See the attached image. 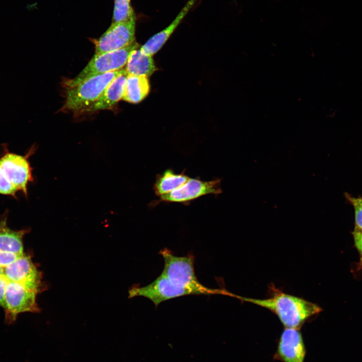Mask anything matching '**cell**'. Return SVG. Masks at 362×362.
<instances>
[{
    "instance_id": "4",
    "label": "cell",
    "mask_w": 362,
    "mask_h": 362,
    "mask_svg": "<svg viewBox=\"0 0 362 362\" xmlns=\"http://www.w3.org/2000/svg\"><path fill=\"white\" fill-rule=\"evenodd\" d=\"M124 71L125 69H122L96 75L68 88L62 110L85 111L99 99L110 83Z\"/></svg>"
},
{
    "instance_id": "6",
    "label": "cell",
    "mask_w": 362,
    "mask_h": 362,
    "mask_svg": "<svg viewBox=\"0 0 362 362\" xmlns=\"http://www.w3.org/2000/svg\"><path fill=\"white\" fill-rule=\"evenodd\" d=\"M136 16L130 20L111 23L98 39H93L95 54H100L122 49L135 41Z\"/></svg>"
},
{
    "instance_id": "13",
    "label": "cell",
    "mask_w": 362,
    "mask_h": 362,
    "mask_svg": "<svg viewBox=\"0 0 362 362\" xmlns=\"http://www.w3.org/2000/svg\"><path fill=\"white\" fill-rule=\"evenodd\" d=\"M189 178L184 172L178 173L171 169H167L156 176L153 190L159 197L180 187Z\"/></svg>"
},
{
    "instance_id": "12",
    "label": "cell",
    "mask_w": 362,
    "mask_h": 362,
    "mask_svg": "<svg viewBox=\"0 0 362 362\" xmlns=\"http://www.w3.org/2000/svg\"><path fill=\"white\" fill-rule=\"evenodd\" d=\"M152 57L135 49L130 53L125 70L129 74L148 77L156 70Z\"/></svg>"
},
{
    "instance_id": "10",
    "label": "cell",
    "mask_w": 362,
    "mask_h": 362,
    "mask_svg": "<svg viewBox=\"0 0 362 362\" xmlns=\"http://www.w3.org/2000/svg\"><path fill=\"white\" fill-rule=\"evenodd\" d=\"M8 210L0 217V251L23 254V238L30 229L13 230L8 225Z\"/></svg>"
},
{
    "instance_id": "2",
    "label": "cell",
    "mask_w": 362,
    "mask_h": 362,
    "mask_svg": "<svg viewBox=\"0 0 362 362\" xmlns=\"http://www.w3.org/2000/svg\"><path fill=\"white\" fill-rule=\"evenodd\" d=\"M3 152L0 155V194L18 199L17 194L21 192L28 198V185L34 181L33 168L29 158L36 149L33 145L24 155L11 152L8 145L2 144Z\"/></svg>"
},
{
    "instance_id": "3",
    "label": "cell",
    "mask_w": 362,
    "mask_h": 362,
    "mask_svg": "<svg viewBox=\"0 0 362 362\" xmlns=\"http://www.w3.org/2000/svg\"><path fill=\"white\" fill-rule=\"evenodd\" d=\"M164 259L162 274L172 284L189 289L194 295H221L227 296L224 289H211L203 285L196 277L194 269V257L192 254L177 256L167 248L159 251Z\"/></svg>"
},
{
    "instance_id": "11",
    "label": "cell",
    "mask_w": 362,
    "mask_h": 362,
    "mask_svg": "<svg viewBox=\"0 0 362 362\" xmlns=\"http://www.w3.org/2000/svg\"><path fill=\"white\" fill-rule=\"evenodd\" d=\"M128 74L125 70L116 77L108 85L99 99L85 111L109 109L123 98Z\"/></svg>"
},
{
    "instance_id": "17",
    "label": "cell",
    "mask_w": 362,
    "mask_h": 362,
    "mask_svg": "<svg viewBox=\"0 0 362 362\" xmlns=\"http://www.w3.org/2000/svg\"><path fill=\"white\" fill-rule=\"evenodd\" d=\"M24 254H17L11 252L0 251V265L6 266L12 263Z\"/></svg>"
},
{
    "instance_id": "18",
    "label": "cell",
    "mask_w": 362,
    "mask_h": 362,
    "mask_svg": "<svg viewBox=\"0 0 362 362\" xmlns=\"http://www.w3.org/2000/svg\"><path fill=\"white\" fill-rule=\"evenodd\" d=\"M354 244L360 256V262L362 263V229L355 226L352 233Z\"/></svg>"
},
{
    "instance_id": "9",
    "label": "cell",
    "mask_w": 362,
    "mask_h": 362,
    "mask_svg": "<svg viewBox=\"0 0 362 362\" xmlns=\"http://www.w3.org/2000/svg\"><path fill=\"white\" fill-rule=\"evenodd\" d=\"M198 0H188L173 21L165 28L151 37L140 49L152 56L162 47Z\"/></svg>"
},
{
    "instance_id": "1",
    "label": "cell",
    "mask_w": 362,
    "mask_h": 362,
    "mask_svg": "<svg viewBox=\"0 0 362 362\" xmlns=\"http://www.w3.org/2000/svg\"><path fill=\"white\" fill-rule=\"evenodd\" d=\"M268 288V297L266 298H248L233 293L231 297L269 310L278 317L285 328L300 329L306 321L322 310L317 304L285 293L273 284Z\"/></svg>"
},
{
    "instance_id": "7",
    "label": "cell",
    "mask_w": 362,
    "mask_h": 362,
    "mask_svg": "<svg viewBox=\"0 0 362 362\" xmlns=\"http://www.w3.org/2000/svg\"><path fill=\"white\" fill-rule=\"evenodd\" d=\"M221 182L219 178L206 181L199 177H190L180 187L159 197L154 205L162 202L186 204L206 195H218L222 192Z\"/></svg>"
},
{
    "instance_id": "8",
    "label": "cell",
    "mask_w": 362,
    "mask_h": 362,
    "mask_svg": "<svg viewBox=\"0 0 362 362\" xmlns=\"http://www.w3.org/2000/svg\"><path fill=\"white\" fill-rule=\"evenodd\" d=\"M306 348L299 329L285 328L280 337L275 358L283 362H304Z\"/></svg>"
},
{
    "instance_id": "15",
    "label": "cell",
    "mask_w": 362,
    "mask_h": 362,
    "mask_svg": "<svg viewBox=\"0 0 362 362\" xmlns=\"http://www.w3.org/2000/svg\"><path fill=\"white\" fill-rule=\"evenodd\" d=\"M135 16L130 0H114L112 23L126 21Z\"/></svg>"
},
{
    "instance_id": "5",
    "label": "cell",
    "mask_w": 362,
    "mask_h": 362,
    "mask_svg": "<svg viewBox=\"0 0 362 362\" xmlns=\"http://www.w3.org/2000/svg\"><path fill=\"white\" fill-rule=\"evenodd\" d=\"M138 47V44L135 41L119 50L95 54L76 76L65 81L64 85L68 89L94 76L122 69L126 65L131 52Z\"/></svg>"
},
{
    "instance_id": "16",
    "label": "cell",
    "mask_w": 362,
    "mask_h": 362,
    "mask_svg": "<svg viewBox=\"0 0 362 362\" xmlns=\"http://www.w3.org/2000/svg\"><path fill=\"white\" fill-rule=\"evenodd\" d=\"M346 197L354 209L355 226L362 229V198H354L347 194Z\"/></svg>"
},
{
    "instance_id": "14",
    "label": "cell",
    "mask_w": 362,
    "mask_h": 362,
    "mask_svg": "<svg viewBox=\"0 0 362 362\" xmlns=\"http://www.w3.org/2000/svg\"><path fill=\"white\" fill-rule=\"evenodd\" d=\"M150 85L147 77L132 74L127 75L126 84L122 99L137 104L148 95Z\"/></svg>"
}]
</instances>
